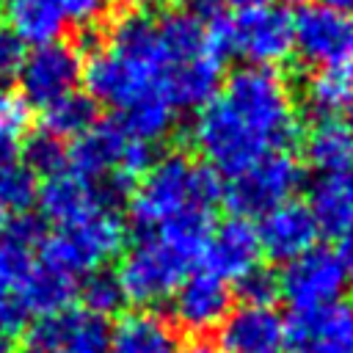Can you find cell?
Returning a JSON list of instances; mask_svg holds the SVG:
<instances>
[{
  "label": "cell",
  "mask_w": 353,
  "mask_h": 353,
  "mask_svg": "<svg viewBox=\"0 0 353 353\" xmlns=\"http://www.w3.org/2000/svg\"><path fill=\"white\" fill-rule=\"evenodd\" d=\"M204 270L215 273L223 281H240L251 270L259 268L262 245L256 226L248 218L232 215L229 221L218 223L204 248Z\"/></svg>",
  "instance_id": "13"
},
{
  "label": "cell",
  "mask_w": 353,
  "mask_h": 353,
  "mask_svg": "<svg viewBox=\"0 0 353 353\" xmlns=\"http://www.w3.org/2000/svg\"><path fill=\"white\" fill-rule=\"evenodd\" d=\"M237 290L248 306H270L276 301V295H281L279 292V276L262 265L256 270H251L248 276H243L237 281Z\"/></svg>",
  "instance_id": "35"
},
{
  "label": "cell",
  "mask_w": 353,
  "mask_h": 353,
  "mask_svg": "<svg viewBox=\"0 0 353 353\" xmlns=\"http://www.w3.org/2000/svg\"><path fill=\"white\" fill-rule=\"evenodd\" d=\"M336 254L342 256V262H345L347 273L353 276V226L339 237V251H336Z\"/></svg>",
  "instance_id": "40"
},
{
  "label": "cell",
  "mask_w": 353,
  "mask_h": 353,
  "mask_svg": "<svg viewBox=\"0 0 353 353\" xmlns=\"http://www.w3.org/2000/svg\"><path fill=\"white\" fill-rule=\"evenodd\" d=\"M77 309H66L61 314H50V317H39L36 323L28 325L25 331V347L22 353H52L63 336L69 334L72 323H74Z\"/></svg>",
  "instance_id": "32"
},
{
  "label": "cell",
  "mask_w": 353,
  "mask_h": 353,
  "mask_svg": "<svg viewBox=\"0 0 353 353\" xmlns=\"http://www.w3.org/2000/svg\"><path fill=\"white\" fill-rule=\"evenodd\" d=\"M306 207L312 210L320 232L342 237L353 226V160L334 174H320Z\"/></svg>",
  "instance_id": "19"
},
{
  "label": "cell",
  "mask_w": 353,
  "mask_h": 353,
  "mask_svg": "<svg viewBox=\"0 0 353 353\" xmlns=\"http://www.w3.org/2000/svg\"><path fill=\"white\" fill-rule=\"evenodd\" d=\"M317 6H323L328 11H336V14H345V17L353 14V0H320Z\"/></svg>",
  "instance_id": "42"
},
{
  "label": "cell",
  "mask_w": 353,
  "mask_h": 353,
  "mask_svg": "<svg viewBox=\"0 0 353 353\" xmlns=\"http://www.w3.org/2000/svg\"><path fill=\"white\" fill-rule=\"evenodd\" d=\"M212 229H215L212 210L188 207V210L171 215L168 221H163L157 226V237L165 240L174 251H179L193 265L204 256V248H207V240H210Z\"/></svg>",
  "instance_id": "25"
},
{
  "label": "cell",
  "mask_w": 353,
  "mask_h": 353,
  "mask_svg": "<svg viewBox=\"0 0 353 353\" xmlns=\"http://www.w3.org/2000/svg\"><path fill=\"white\" fill-rule=\"evenodd\" d=\"M83 80V55L69 41H52L25 55L19 69V94L28 105L47 108L55 99L72 94Z\"/></svg>",
  "instance_id": "9"
},
{
  "label": "cell",
  "mask_w": 353,
  "mask_h": 353,
  "mask_svg": "<svg viewBox=\"0 0 353 353\" xmlns=\"http://www.w3.org/2000/svg\"><path fill=\"white\" fill-rule=\"evenodd\" d=\"M298 135L295 99L276 69L243 66L193 124V143L212 171L240 174L268 154L287 152Z\"/></svg>",
  "instance_id": "1"
},
{
  "label": "cell",
  "mask_w": 353,
  "mask_h": 353,
  "mask_svg": "<svg viewBox=\"0 0 353 353\" xmlns=\"http://www.w3.org/2000/svg\"><path fill=\"white\" fill-rule=\"evenodd\" d=\"M39 199V176L22 163L0 174V207L11 212H28Z\"/></svg>",
  "instance_id": "31"
},
{
  "label": "cell",
  "mask_w": 353,
  "mask_h": 353,
  "mask_svg": "<svg viewBox=\"0 0 353 353\" xmlns=\"http://www.w3.org/2000/svg\"><path fill=\"white\" fill-rule=\"evenodd\" d=\"M182 353H218L212 345H207V342H193V345H188Z\"/></svg>",
  "instance_id": "43"
},
{
  "label": "cell",
  "mask_w": 353,
  "mask_h": 353,
  "mask_svg": "<svg viewBox=\"0 0 353 353\" xmlns=\"http://www.w3.org/2000/svg\"><path fill=\"white\" fill-rule=\"evenodd\" d=\"M157 39H160L165 66L185 63V61H193L201 55H218L207 39L201 22L196 17H190L188 11H168L157 22ZM218 58H223V55H218Z\"/></svg>",
  "instance_id": "23"
},
{
  "label": "cell",
  "mask_w": 353,
  "mask_h": 353,
  "mask_svg": "<svg viewBox=\"0 0 353 353\" xmlns=\"http://www.w3.org/2000/svg\"><path fill=\"white\" fill-rule=\"evenodd\" d=\"M284 3H301V0H284Z\"/></svg>",
  "instance_id": "46"
},
{
  "label": "cell",
  "mask_w": 353,
  "mask_h": 353,
  "mask_svg": "<svg viewBox=\"0 0 353 353\" xmlns=\"http://www.w3.org/2000/svg\"><path fill=\"white\" fill-rule=\"evenodd\" d=\"M303 182V168L290 152H276L234 174L223 185V201L237 218H262L290 201Z\"/></svg>",
  "instance_id": "5"
},
{
  "label": "cell",
  "mask_w": 353,
  "mask_h": 353,
  "mask_svg": "<svg viewBox=\"0 0 353 353\" xmlns=\"http://www.w3.org/2000/svg\"><path fill=\"white\" fill-rule=\"evenodd\" d=\"M14 295L22 303V309L28 312V317L30 314L50 317V314H61V312L72 309V301L80 295V284H77V279H69L63 273L47 270L39 262H33L28 276L17 284Z\"/></svg>",
  "instance_id": "21"
},
{
  "label": "cell",
  "mask_w": 353,
  "mask_h": 353,
  "mask_svg": "<svg viewBox=\"0 0 353 353\" xmlns=\"http://www.w3.org/2000/svg\"><path fill=\"white\" fill-rule=\"evenodd\" d=\"M232 312V290L210 270H199L182 279L174 292V317L182 328L204 334L218 328Z\"/></svg>",
  "instance_id": "14"
},
{
  "label": "cell",
  "mask_w": 353,
  "mask_h": 353,
  "mask_svg": "<svg viewBox=\"0 0 353 353\" xmlns=\"http://www.w3.org/2000/svg\"><path fill=\"white\" fill-rule=\"evenodd\" d=\"M223 58L201 55L185 63L165 66L160 74V91L174 110H201L221 91Z\"/></svg>",
  "instance_id": "16"
},
{
  "label": "cell",
  "mask_w": 353,
  "mask_h": 353,
  "mask_svg": "<svg viewBox=\"0 0 353 353\" xmlns=\"http://www.w3.org/2000/svg\"><path fill=\"white\" fill-rule=\"evenodd\" d=\"M0 353H14V336L0 331Z\"/></svg>",
  "instance_id": "44"
},
{
  "label": "cell",
  "mask_w": 353,
  "mask_h": 353,
  "mask_svg": "<svg viewBox=\"0 0 353 353\" xmlns=\"http://www.w3.org/2000/svg\"><path fill=\"white\" fill-rule=\"evenodd\" d=\"M188 270L190 262L179 251H174L157 234H146L121 256L116 281L124 301L135 306H152L174 295Z\"/></svg>",
  "instance_id": "4"
},
{
  "label": "cell",
  "mask_w": 353,
  "mask_h": 353,
  "mask_svg": "<svg viewBox=\"0 0 353 353\" xmlns=\"http://www.w3.org/2000/svg\"><path fill=\"white\" fill-rule=\"evenodd\" d=\"M306 105L320 121H345L353 110V66L317 69L306 83Z\"/></svg>",
  "instance_id": "24"
},
{
  "label": "cell",
  "mask_w": 353,
  "mask_h": 353,
  "mask_svg": "<svg viewBox=\"0 0 353 353\" xmlns=\"http://www.w3.org/2000/svg\"><path fill=\"white\" fill-rule=\"evenodd\" d=\"M160 66L124 58L113 50H97L88 63H83V83L94 102L124 110L143 97L160 91Z\"/></svg>",
  "instance_id": "6"
},
{
  "label": "cell",
  "mask_w": 353,
  "mask_h": 353,
  "mask_svg": "<svg viewBox=\"0 0 353 353\" xmlns=\"http://www.w3.org/2000/svg\"><path fill=\"white\" fill-rule=\"evenodd\" d=\"M127 141L130 138L124 135V130L119 127L116 119L97 121L88 132L74 138L72 149L66 152V163H69L72 174H77L88 182H99L105 174L119 168Z\"/></svg>",
  "instance_id": "17"
},
{
  "label": "cell",
  "mask_w": 353,
  "mask_h": 353,
  "mask_svg": "<svg viewBox=\"0 0 353 353\" xmlns=\"http://www.w3.org/2000/svg\"><path fill=\"white\" fill-rule=\"evenodd\" d=\"M22 157H25V168H30L36 176H52V174H61L66 163V149L58 138L41 130L28 138Z\"/></svg>",
  "instance_id": "33"
},
{
  "label": "cell",
  "mask_w": 353,
  "mask_h": 353,
  "mask_svg": "<svg viewBox=\"0 0 353 353\" xmlns=\"http://www.w3.org/2000/svg\"><path fill=\"white\" fill-rule=\"evenodd\" d=\"M25 61V44L11 28H0V80L17 77Z\"/></svg>",
  "instance_id": "38"
},
{
  "label": "cell",
  "mask_w": 353,
  "mask_h": 353,
  "mask_svg": "<svg viewBox=\"0 0 353 353\" xmlns=\"http://www.w3.org/2000/svg\"><path fill=\"white\" fill-rule=\"evenodd\" d=\"M39 210L41 218L52 221L58 229L77 223L80 218H85L88 212H94L97 207H105L99 201L97 193V182H88L77 174H52L44 179V185H39Z\"/></svg>",
  "instance_id": "18"
},
{
  "label": "cell",
  "mask_w": 353,
  "mask_h": 353,
  "mask_svg": "<svg viewBox=\"0 0 353 353\" xmlns=\"http://www.w3.org/2000/svg\"><path fill=\"white\" fill-rule=\"evenodd\" d=\"M295 52L314 69L350 66L353 61V19L323 6H306L292 17Z\"/></svg>",
  "instance_id": "7"
},
{
  "label": "cell",
  "mask_w": 353,
  "mask_h": 353,
  "mask_svg": "<svg viewBox=\"0 0 353 353\" xmlns=\"http://www.w3.org/2000/svg\"><path fill=\"white\" fill-rule=\"evenodd\" d=\"M221 199L223 182L218 171L193 163L182 152H165L138 179L135 193L130 196V221L132 229L146 237L171 215L188 207L215 210Z\"/></svg>",
  "instance_id": "2"
},
{
  "label": "cell",
  "mask_w": 353,
  "mask_h": 353,
  "mask_svg": "<svg viewBox=\"0 0 353 353\" xmlns=\"http://www.w3.org/2000/svg\"><path fill=\"white\" fill-rule=\"evenodd\" d=\"M174 119H176V110L168 105V99L163 94H152V97H143L135 105L124 108L116 121L130 141L154 143L171 132Z\"/></svg>",
  "instance_id": "27"
},
{
  "label": "cell",
  "mask_w": 353,
  "mask_h": 353,
  "mask_svg": "<svg viewBox=\"0 0 353 353\" xmlns=\"http://www.w3.org/2000/svg\"><path fill=\"white\" fill-rule=\"evenodd\" d=\"M232 52H237L248 66L276 69L295 52L292 17L276 6L237 14L232 25Z\"/></svg>",
  "instance_id": "10"
},
{
  "label": "cell",
  "mask_w": 353,
  "mask_h": 353,
  "mask_svg": "<svg viewBox=\"0 0 353 353\" xmlns=\"http://www.w3.org/2000/svg\"><path fill=\"white\" fill-rule=\"evenodd\" d=\"M223 6L229 11H237V14H245V11H256L262 6H270V0H223Z\"/></svg>",
  "instance_id": "41"
},
{
  "label": "cell",
  "mask_w": 353,
  "mask_h": 353,
  "mask_svg": "<svg viewBox=\"0 0 353 353\" xmlns=\"http://www.w3.org/2000/svg\"><path fill=\"white\" fill-rule=\"evenodd\" d=\"M3 212H6V210L0 207V234H3V229H6V215H3Z\"/></svg>",
  "instance_id": "45"
},
{
  "label": "cell",
  "mask_w": 353,
  "mask_h": 353,
  "mask_svg": "<svg viewBox=\"0 0 353 353\" xmlns=\"http://www.w3.org/2000/svg\"><path fill=\"white\" fill-rule=\"evenodd\" d=\"M306 160L320 174H334L353 160V130L345 121H317L306 135Z\"/></svg>",
  "instance_id": "26"
},
{
  "label": "cell",
  "mask_w": 353,
  "mask_h": 353,
  "mask_svg": "<svg viewBox=\"0 0 353 353\" xmlns=\"http://www.w3.org/2000/svg\"><path fill=\"white\" fill-rule=\"evenodd\" d=\"M127 226L110 207H97L72 226L47 234L39 245V265L69 279L94 273L124 248Z\"/></svg>",
  "instance_id": "3"
},
{
  "label": "cell",
  "mask_w": 353,
  "mask_h": 353,
  "mask_svg": "<svg viewBox=\"0 0 353 353\" xmlns=\"http://www.w3.org/2000/svg\"><path fill=\"white\" fill-rule=\"evenodd\" d=\"M0 8H3V0H0Z\"/></svg>",
  "instance_id": "47"
},
{
  "label": "cell",
  "mask_w": 353,
  "mask_h": 353,
  "mask_svg": "<svg viewBox=\"0 0 353 353\" xmlns=\"http://www.w3.org/2000/svg\"><path fill=\"white\" fill-rule=\"evenodd\" d=\"M17 157H19V149H17V141L14 138H0V174L11 165H17Z\"/></svg>",
  "instance_id": "39"
},
{
  "label": "cell",
  "mask_w": 353,
  "mask_h": 353,
  "mask_svg": "<svg viewBox=\"0 0 353 353\" xmlns=\"http://www.w3.org/2000/svg\"><path fill=\"white\" fill-rule=\"evenodd\" d=\"M80 295H83V312L94 314V317H108V314H116L124 303V295H121V287L116 281V273L110 270H94L88 273V279L83 281L80 287Z\"/></svg>",
  "instance_id": "30"
},
{
  "label": "cell",
  "mask_w": 353,
  "mask_h": 353,
  "mask_svg": "<svg viewBox=\"0 0 353 353\" xmlns=\"http://www.w3.org/2000/svg\"><path fill=\"white\" fill-rule=\"evenodd\" d=\"M221 353H281L284 350V320L270 306L232 309L218 325Z\"/></svg>",
  "instance_id": "15"
},
{
  "label": "cell",
  "mask_w": 353,
  "mask_h": 353,
  "mask_svg": "<svg viewBox=\"0 0 353 353\" xmlns=\"http://www.w3.org/2000/svg\"><path fill=\"white\" fill-rule=\"evenodd\" d=\"M52 353H110V328L102 317L77 309L69 334Z\"/></svg>",
  "instance_id": "29"
},
{
  "label": "cell",
  "mask_w": 353,
  "mask_h": 353,
  "mask_svg": "<svg viewBox=\"0 0 353 353\" xmlns=\"http://www.w3.org/2000/svg\"><path fill=\"white\" fill-rule=\"evenodd\" d=\"M256 234H259L262 254H268L273 262L290 265L292 259L314 248L320 229L312 210L303 201L290 199L259 218Z\"/></svg>",
  "instance_id": "12"
},
{
  "label": "cell",
  "mask_w": 353,
  "mask_h": 353,
  "mask_svg": "<svg viewBox=\"0 0 353 353\" xmlns=\"http://www.w3.org/2000/svg\"><path fill=\"white\" fill-rule=\"evenodd\" d=\"M41 124H44V132H50L58 141L80 138L97 124V102L88 94L72 91L41 110Z\"/></svg>",
  "instance_id": "28"
},
{
  "label": "cell",
  "mask_w": 353,
  "mask_h": 353,
  "mask_svg": "<svg viewBox=\"0 0 353 353\" xmlns=\"http://www.w3.org/2000/svg\"><path fill=\"white\" fill-rule=\"evenodd\" d=\"M3 234L11 237V240H17L19 245H25V248H30V251H36V248L41 245V240L47 237V234H44V221L36 218V215H28V212L17 215V218L3 229Z\"/></svg>",
  "instance_id": "37"
},
{
  "label": "cell",
  "mask_w": 353,
  "mask_h": 353,
  "mask_svg": "<svg viewBox=\"0 0 353 353\" xmlns=\"http://www.w3.org/2000/svg\"><path fill=\"white\" fill-rule=\"evenodd\" d=\"M347 276L350 273L336 251L314 245L303 256L284 265V273L279 276V292L292 303V309H312L339 301Z\"/></svg>",
  "instance_id": "11"
},
{
  "label": "cell",
  "mask_w": 353,
  "mask_h": 353,
  "mask_svg": "<svg viewBox=\"0 0 353 353\" xmlns=\"http://www.w3.org/2000/svg\"><path fill=\"white\" fill-rule=\"evenodd\" d=\"M25 323H28V312L17 301L14 287L0 276V331H6V334L14 336L17 331L25 328Z\"/></svg>",
  "instance_id": "36"
},
{
  "label": "cell",
  "mask_w": 353,
  "mask_h": 353,
  "mask_svg": "<svg viewBox=\"0 0 353 353\" xmlns=\"http://www.w3.org/2000/svg\"><path fill=\"white\" fill-rule=\"evenodd\" d=\"M110 353H179V334L163 314L135 309L110 331Z\"/></svg>",
  "instance_id": "20"
},
{
  "label": "cell",
  "mask_w": 353,
  "mask_h": 353,
  "mask_svg": "<svg viewBox=\"0 0 353 353\" xmlns=\"http://www.w3.org/2000/svg\"><path fill=\"white\" fill-rule=\"evenodd\" d=\"M284 353H353V303L339 298L292 309L284 320Z\"/></svg>",
  "instance_id": "8"
},
{
  "label": "cell",
  "mask_w": 353,
  "mask_h": 353,
  "mask_svg": "<svg viewBox=\"0 0 353 353\" xmlns=\"http://www.w3.org/2000/svg\"><path fill=\"white\" fill-rule=\"evenodd\" d=\"M30 124V105L8 85H0V138H19Z\"/></svg>",
  "instance_id": "34"
},
{
  "label": "cell",
  "mask_w": 353,
  "mask_h": 353,
  "mask_svg": "<svg viewBox=\"0 0 353 353\" xmlns=\"http://www.w3.org/2000/svg\"><path fill=\"white\" fill-rule=\"evenodd\" d=\"M11 30L25 44H52L69 25L63 0H6L3 3Z\"/></svg>",
  "instance_id": "22"
}]
</instances>
